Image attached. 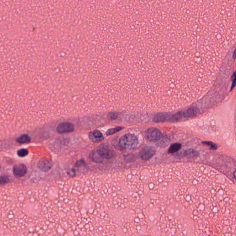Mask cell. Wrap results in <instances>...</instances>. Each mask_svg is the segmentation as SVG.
Here are the masks:
<instances>
[{"instance_id":"obj_23","label":"cell","mask_w":236,"mask_h":236,"mask_svg":"<svg viewBox=\"0 0 236 236\" xmlns=\"http://www.w3.org/2000/svg\"><path fill=\"white\" fill-rule=\"evenodd\" d=\"M233 57L235 60H236V49H235L234 53H233Z\"/></svg>"},{"instance_id":"obj_7","label":"cell","mask_w":236,"mask_h":236,"mask_svg":"<svg viewBox=\"0 0 236 236\" xmlns=\"http://www.w3.org/2000/svg\"><path fill=\"white\" fill-rule=\"evenodd\" d=\"M52 161L47 159L40 160L37 163V167L42 172H47L52 167Z\"/></svg>"},{"instance_id":"obj_17","label":"cell","mask_w":236,"mask_h":236,"mask_svg":"<svg viewBox=\"0 0 236 236\" xmlns=\"http://www.w3.org/2000/svg\"><path fill=\"white\" fill-rule=\"evenodd\" d=\"M28 153V150L27 149H20L18 151L17 155L20 157H24L27 156Z\"/></svg>"},{"instance_id":"obj_20","label":"cell","mask_w":236,"mask_h":236,"mask_svg":"<svg viewBox=\"0 0 236 236\" xmlns=\"http://www.w3.org/2000/svg\"><path fill=\"white\" fill-rule=\"evenodd\" d=\"M108 116L111 120H115L118 117V114L116 113L115 112L111 113L108 114Z\"/></svg>"},{"instance_id":"obj_2","label":"cell","mask_w":236,"mask_h":236,"mask_svg":"<svg viewBox=\"0 0 236 236\" xmlns=\"http://www.w3.org/2000/svg\"><path fill=\"white\" fill-rule=\"evenodd\" d=\"M97 152L101 157L106 159L113 157L115 153L112 147L107 143L100 144L97 148Z\"/></svg>"},{"instance_id":"obj_24","label":"cell","mask_w":236,"mask_h":236,"mask_svg":"<svg viewBox=\"0 0 236 236\" xmlns=\"http://www.w3.org/2000/svg\"><path fill=\"white\" fill-rule=\"evenodd\" d=\"M234 177L235 179H236V170H235V172L234 173Z\"/></svg>"},{"instance_id":"obj_12","label":"cell","mask_w":236,"mask_h":236,"mask_svg":"<svg viewBox=\"0 0 236 236\" xmlns=\"http://www.w3.org/2000/svg\"><path fill=\"white\" fill-rule=\"evenodd\" d=\"M182 145L180 143H175L172 144L169 150H168V153L169 154H174L177 153L181 149Z\"/></svg>"},{"instance_id":"obj_19","label":"cell","mask_w":236,"mask_h":236,"mask_svg":"<svg viewBox=\"0 0 236 236\" xmlns=\"http://www.w3.org/2000/svg\"><path fill=\"white\" fill-rule=\"evenodd\" d=\"M85 161L84 160L80 159L78 160L76 163V167H79L83 166H85Z\"/></svg>"},{"instance_id":"obj_21","label":"cell","mask_w":236,"mask_h":236,"mask_svg":"<svg viewBox=\"0 0 236 236\" xmlns=\"http://www.w3.org/2000/svg\"><path fill=\"white\" fill-rule=\"evenodd\" d=\"M67 174H68L70 176L72 177H74V176L75 175V174H76L75 170H74V169H72H72H69V170L67 171Z\"/></svg>"},{"instance_id":"obj_16","label":"cell","mask_w":236,"mask_h":236,"mask_svg":"<svg viewBox=\"0 0 236 236\" xmlns=\"http://www.w3.org/2000/svg\"><path fill=\"white\" fill-rule=\"evenodd\" d=\"M123 129V127H115V128H114L109 129V130H107V136H109V135L114 134L119 132V131H121V130H122Z\"/></svg>"},{"instance_id":"obj_22","label":"cell","mask_w":236,"mask_h":236,"mask_svg":"<svg viewBox=\"0 0 236 236\" xmlns=\"http://www.w3.org/2000/svg\"><path fill=\"white\" fill-rule=\"evenodd\" d=\"M236 85V71L235 72L234 74V77H233V83H232V86H231V90H232L233 89V88L235 87V86Z\"/></svg>"},{"instance_id":"obj_13","label":"cell","mask_w":236,"mask_h":236,"mask_svg":"<svg viewBox=\"0 0 236 236\" xmlns=\"http://www.w3.org/2000/svg\"><path fill=\"white\" fill-rule=\"evenodd\" d=\"M30 140L31 139L29 135L27 134H23L20 137H19L16 141L20 144H24V143H29L30 142Z\"/></svg>"},{"instance_id":"obj_8","label":"cell","mask_w":236,"mask_h":236,"mask_svg":"<svg viewBox=\"0 0 236 236\" xmlns=\"http://www.w3.org/2000/svg\"><path fill=\"white\" fill-rule=\"evenodd\" d=\"M89 137L91 141L94 143H99L104 139L103 134L98 130L90 132L89 134Z\"/></svg>"},{"instance_id":"obj_6","label":"cell","mask_w":236,"mask_h":236,"mask_svg":"<svg viewBox=\"0 0 236 236\" xmlns=\"http://www.w3.org/2000/svg\"><path fill=\"white\" fill-rule=\"evenodd\" d=\"M27 169L26 165L23 164H17L13 166L12 173L15 176L22 177L26 174Z\"/></svg>"},{"instance_id":"obj_9","label":"cell","mask_w":236,"mask_h":236,"mask_svg":"<svg viewBox=\"0 0 236 236\" xmlns=\"http://www.w3.org/2000/svg\"><path fill=\"white\" fill-rule=\"evenodd\" d=\"M198 112V109L195 107H192L183 112V116L185 117L194 116L197 114Z\"/></svg>"},{"instance_id":"obj_14","label":"cell","mask_w":236,"mask_h":236,"mask_svg":"<svg viewBox=\"0 0 236 236\" xmlns=\"http://www.w3.org/2000/svg\"><path fill=\"white\" fill-rule=\"evenodd\" d=\"M90 158L92 160V161L96 162V163H99V162H102L103 161V160L102 159H103V158L101 157L98 154L97 151L91 152L90 155Z\"/></svg>"},{"instance_id":"obj_3","label":"cell","mask_w":236,"mask_h":236,"mask_svg":"<svg viewBox=\"0 0 236 236\" xmlns=\"http://www.w3.org/2000/svg\"><path fill=\"white\" fill-rule=\"evenodd\" d=\"M162 136L160 131L156 128H149L145 133L146 139L149 141L152 142H157Z\"/></svg>"},{"instance_id":"obj_4","label":"cell","mask_w":236,"mask_h":236,"mask_svg":"<svg viewBox=\"0 0 236 236\" xmlns=\"http://www.w3.org/2000/svg\"><path fill=\"white\" fill-rule=\"evenodd\" d=\"M156 150L151 146H147L141 150L139 156L143 160H147L151 158L156 154Z\"/></svg>"},{"instance_id":"obj_18","label":"cell","mask_w":236,"mask_h":236,"mask_svg":"<svg viewBox=\"0 0 236 236\" xmlns=\"http://www.w3.org/2000/svg\"><path fill=\"white\" fill-rule=\"evenodd\" d=\"M9 181L8 177L6 176H1V181H0V184L1 185H3L7 184Z\"/></svg>"},{"instance_id":"obj_11","label":"cell","mask_w":236,"mask_h":236,"mask_svg":"<svg viewBox=\"0 0 236 236\" xmlns=\"http://www.w3.org/2000/svg\"><path fill=\"white\" fill-rule=\"evenodd\" d=\"M170 139L166 136L162 135L159 140L157 141V145L159 147L165 148L169 145L170 143Z\"/></svg>"},{"instance_id":"obj_15","label":"cell","mask_w":236,"mask_h":236,"mask_svg":"<svg viewBox=\"0 0 236 236\" xmlns=\"http://www.w3.org/2000/svg\"><path fill=\"white\" fill-rule=\"evenodd\" d=\"M183 116V112H178L172 116L169 119V121L171 122H176L178 120H180Z\"/></svg>"},{"instance_id":"obj_10","label":"cell","mask_w":236,"mask_h":236,"mask_svg":"<svg viewBox=\"0 0 236 236\" xmlns=\"http://www.w3.org/2000/svg\"><path fill=\"white\" fill-rule=\"evenodd\" d=\"M169 114L167 113H159L154 117V121L155 122H162L166 121L168 118Z\"/></svg>"},{"instance_id":"obj_1","label":"cell","mask_w":236,"mask_h":236,"mask_svg":"<svg viewBox=\"0 0 236 236\" xmlns=\"http://www.w3.org/2000/svg\"><path fill=\"white\" fill-rule=\"evenodd\" d=\"M119 142L122 147L129 150L136 148L139 143L138 138L132 134H126L122 136Z\"/></svg>"},{"instance_id":"obj_5","label":"cell","mask_w":236,"mask_h":236,"mask_svg":"<svg viewBox=\"0 0 236 236\" xmlns=\"http://www.w3.org/2000/svg\"><path fill=\"white\" fill-rule=\"evenodd\" d=\"M74 130V125L68 122H65L60 124L56 128V131L59 133L71 132Z\"/></svg>"}]
</instances>
